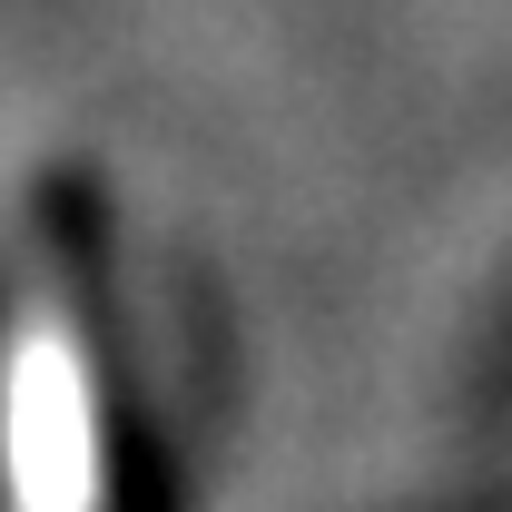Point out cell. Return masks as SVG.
Here are the masks:
<instances>
[{
	"mask_svg": "<svg viewBox=\"0 0 512 512\" xmlns=\"http://www.w3.org/2000/svg\"><path fill=\"white\" fill-rule=\"evenodd\" d=\"M10 512H89V414L60 335H30L10 375Z\"/></svg>",
	"mask_w": 512,
	"mask_h": 512,
	"instance_id": "cell-1",
	"label": "cell"
}]
</instances>
